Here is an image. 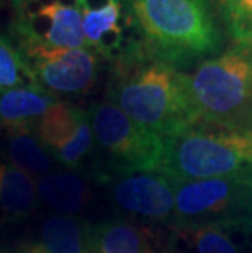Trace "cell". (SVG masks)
Returning <instances> with one entry per match:
<instances>
[{
    "instance_id": "cell-1",
    "label": "cell",
    "mask_w": 252,
    "mask_h": 253,
    "mask_svg": "<svg viewBox=\"0 0 252 253\" xmlns=\"http://www.w3.org/2000/svg\"><path fill=\"white\" fill-rule=\"evenodd\" d=\"M108 100L144 131L167 139L198 123L185 71L141 47L113 62Z\"/></svg>"
},
{
    "instance_id": "cell-2",
    "label": "cell",
    "mask_w": 252,
    "mask_h": 253,
    "mask_svg": "<svg viewBox=\"0 0 252 253\" xmlns=\"http://www.w3.org/2000/svg\"><path fill=\"white\" fill-rule=\"evenodd\" d=\"M143 49L184 71L223 51L206 0H125Z\"/></svg>"
},
{
    "instance_id": "cell-3",
    "label": "cell",
    "mask_w": 252,
    "mask_h": 253,
    "mask_svg": "<svg viewBox=\"0 0 252 253\" xmlns=\"http://www.w3.org/2000/svg\"><path fill=\"white\" fill-rule=\"evenodd\" d=\"M198 123L252 129V42L233 41L185 72Z\"/></svg>"
},
{
    "instance_id": "cell-4",
    "label": "cell",
    "mask_w": 252,
    "mask_h": 253,
    "mask_svg": "<svg viewBox=\"0 0 252 253\" xmlns=\"http://www.w3.org/2000/svg\"><path fill=\"white\" fill-rule=\"evenodd\" d=\"M159 171L174 181L229 178L252 183V129L195 123L164 139Z\"/></svg>"
},
{
    "instance_id": "cell-5",
    "label": "cell",
    "mask_w": 252,
    "mask_h": 253,
    "mask_svg": "<svg viewBox=\"0 0 252 253\" xmlns=\"http://www.w3.org/2000/svg\"><path fill=\"white\" fill-rule=\"evenodd\" d=\"M94 139L110 155L118 173L159 171L164 139L135 125L115 103L106 98L89 111Z\"/></svg>"
},
{
    "instance_id": "cell-6",
    "label": "cell",
    "mask_w": 252,
    "mask_h": 253,
    "mask_svg": "<svg viewBox=\"0 0 252 253\" xmlns=\"http://www.w3.org/2000/svg\"><path fill=\"white\" fill-rule=\"evenodd\" d=\"M252 222V183L229 178L175 181L172 225Z\"/></svg>"
},
{
    "instance_id": "cell-7",
    "label": "cell",
    "mask_w": 252,
    "mask_h": 253,
    "mask_svg": "<svg viewBox=\"0 0 252 253\" xmlns=\"http://www.w3.org/2000/svg\"><path fill=\"white\" fill-rule=\"evenodd\" d=\"M17 46L77 49L85 46L79 0H10Z\"/></svg>"
},
{
    "instance_id": "cell-8",
    "label": "cell",
    "mask_w": 252,
    "mask_h": 253,
    "mask_svg": "<svg viewBox=\"0 0 252 253\" xmlns=\"http://www.w3.org/2000/svg\"><path fill=\"white\" fill-rule=\"evenodd\" d=\"M33 85L56 95H80L94 87L99 74L100 56L89 47L45 49L17 46Z\"/></svg>"
},
{
    "instance_id": "cell-9",
    "label": "cell",
    "mask_w": 252,
    "mask_h": 253,
    "mask_svg": "<svg viewBox=\"0 0 252 253\" xmlns=\"http://www.w3.org/2000/svg\"><path fill=\"white\" fill-rule=\"evenodd\" d=\"M85 46L111 64L143 47L125 0H79Z\"/></svg>"
},
{
    "instance_id": "cell-10",
    "label": "cell",
    "mask_w": 252,
    "mask_h": 253,
    "mask_svg": "<svg viewBox=\"0 0 252 253\" xmlns=\"http://www.w3.org/2000/svg\"><path fill=\"white\" fill-rule=\"evenodd\" d=\"M111 196L123 211L151 220L172 224L175 209V181L155 171L118 173L111 181Z\"/></svg>"
},
{
    "instance_id": "cell-11",
    "label": "cell",
    "mask_w": 252,
    "mask_h": 253,
    "mask_svg": "<svg viewBox=\"0 0 252 253\" xmlns=\"http://www.w3.org/2000/svg\"><path fill=\"white\" fill-rule=\"evenodd\" d=\"M167 253H252V222L172 225Z\"/></svg>"
},
{
    "instance_id": "cell-12",
    "label": "cell",
    "mask_w": 252,
    "mask_h": 253,
    "mask_svg": "<svg viewBox=\"0 0 252 253\" xmlns=\"http://www.w3.org/2000/svg\"><path fill=\"white\" fill-rule=\"evenodd\" d=\"M90 253H159L146 229L125 219H106L90 227Z\"/></svg>"
},
{
    "instance_id": "cell-13",
    "label": "cell",
    "mask_w": 252,
    "mask_h": 253,
    "mask_svg": "<svg viewBox=\"0 0 252 253\" xmlns=\"http://www.w3.org/2000/svg\"><path fill=\"white\" fill-rule=\"evenodd\" d=\"M57 101L38 87H20L0 91V127L5 131L31 126Z\"/></svg>"
},
{
    "instance_id": "cell-14",
    "label": "cell",
    "mask_w": 252,
    "mask_h": 253,
    "mask_svg": "<svg viewBox=\"0 0 252 253\" xmlns=\"http://www.w3.org/2000/svg\"><path fill=\"white\" fill-rule=\"evenodd\" d=\"M89 121V113L76 106L56 101L33 125L43 147L54 150L57 155L77 137L80 129Z\"/></svg>"
},
{
    "instance_id": "cell-15",
    "label": "cell",
    "mask_w": 252,
    "mask_h": 253,
    "mask_svg": "<svg viewBox=\"0 0 252 253\" xmlns=\"http://www.w3.org/2000/svg\"><path fill=\"white\" fill-rule=\"evenodd\" d=\"M90 227L71 216H51L30 253H90Z\"/></svg>"
},
{
    "instance_id": "cell-16",
    "label": "cell",
    "mask_w": 252,
    "mask_h": 253,
    "mask_svg": "<svg viewBox=\"0 0 252 253\" xmlns=\"http://www.w3.org/2000/svg\"><path fill=\"white\" fill-rule=\"evenodd\" d=\"M36 191L45 204L66 216L79 212L90 198L85 181L79 175L69 171L45 175L36 185Z\"/></svg>"
},
{
    "instance_id": "cell-17",
    "label": "cell",
    "mask_w": 252,
    "mask_h": 253,
    "mask_svg": "<svg viewBox=\"0 0 252 253\" xmlns=\"http://www.w3.org/2000/svg\"><path fill=\"white\" fill-rule=\"evenodd\" d=\"M36 206V185L17 167L0 162V208L12 219L25 217Z\"/></svg>"
},
{
    "instance_id": "cell-18",
    "label": "cell",
    "mask_w": 252,
    "mask_h": 253,
    "mask_svg": "<svg viewBox=\"0 0 252 253\" xmlns=\"http://www.w3.org/2000/svg\"><path fill=\"white\" fill-rule=\"evenodd\" d=\"M31 131V126L7 131L8 155L13 167L25 171L26 175H45L51 169V159Z\"/></svg>"
},
{
    "instance_id": "cell-19",
    "label": "cell",
    "mask_w": 252,
    "mask_h": 253,
    "mask_svg": "<svg viewBox=\"0 0 252 253\" xmlns=\"http://www.w3.org/2000/svg\"><path fill=\"white\" fill-rule=\"evenodd\" d=\"M20 87L35 85L17 46H13L8 38L0 35V91Z\"/></svg>"
},
{
    "instance_id": "cell-20",
    "label": "cell",
    "mask_w": 252,
    "mask_h": 253,
    "mask_svg": "<svg viewBox=\"0 0 252 253\" xmlns=\"http://www.w3.org/2000/svg\"><path fill=\"white\" fill-rule=\"evenodd\" d=\"M216 5L233 41H251L252 0H216Z\"/></svg>"
},
{
    "instance_id": "cell-21",
    "label": "cell",
    "mask_w": 252,
    "mask_h": 253,
    "mask_svg": "<svg viewBox=\"0 0 252 253\" xmlns=\"http://www.w3.org/2000/svg\"><path fill=\"white\" fill-rule=\"evenodd\" d=\"M251 42H252V40H251Z\"/></svg>"
}]
</instances>
